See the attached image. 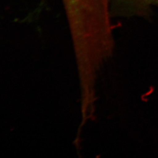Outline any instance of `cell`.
<instances>
[{
  "mask_svg": "<svg viewBox=\"0 0 158 158\" xmlns=\"http://www.w3.org/2000/svg\"><path fill=\"white\" fill-rule=\"evenodd\" d=\"M147 1H150V2H158V0H145Z\"/></svg>",
  "mask_w": 158,
  "mask_h": 158,
  "instance_id": "cell-1",
  "label": "cell"
}]
</instances>
